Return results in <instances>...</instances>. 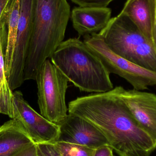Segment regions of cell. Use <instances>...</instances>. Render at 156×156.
<instances>
[{"instance_id": "1", "label": "cell", "mask_w": 156, "mask_h": 156, "mask_svg": "<svg viewBox=\"0 0 156 156\" xmlns=\"http://www.w3.org/2000/svg\"><path fill=\"white\" fill-rule=\"evenodd\" d=\"M68 114L83 118L103 133L120 156H150L154 141L134 119L113 89L69 102Z\"/></svg>"}, {"instance_id": "2", "label": "cell", "mask_w": 156, "mask_h": 156, "mask_svg": "<svg viewBox=\"0 0 156 156\" xmlns=\"http://www.w3.org/2000/svg\"><path fill=\"white\" fill-rule=\"evenodd\" d=\"M70 5L67 0H35L34 24L24 80H35L41 67L64 41Z\"/></svg>"}, {"instance_id": "3", "label": "cell", "mask_w": 156, "mask_h": 156, "mask_svg": "<svg viewBox=\"0 0 156 156\" xmlns=\"http://www.w3.org/2000/svg\"><path fill=\"white\" fill-rule=\"evenodd\" d=\"M50 60L81 91L100 93L114 89L102 62L78 38L63 41Z\"/></svg>"}, {"instance_id": "4", "label": "cell", "mask_w": 156, "mask_h": 156, "mask_svg": "<svg viewBox=\"0 0 156 156\" xmlns=\"http://www.w3.org/2000/svg\"><path fill=\"white\" fill-rule=\"evenodd\" d=\"M35 80L40 114L60 125L68 115L66 99L68 80L48 59L41 67Z\"/></svg>"}, {"instance_id": "5", "label": "cell", "mask_w": 156, "mask_h": 156, "mask_svg": "<svg viewBox=\"0 0 156 156\" xmlns=\"http://www.w3.org/2000/svg\"><path fill=\"white\" fill-rule=\"evenodd\" d=\"M83 42L97 56L110 74L126 80L133 89L143 90L156 86V73L141 67L113 52L98 34L84 36Z\"/></svg>"}, {"instance_id": "6", "label": "cell", "mask_w": 156, "mask_h": 156, "mask_svg": "<svg viewBox=\"0 0 156 156\" xmlns=\"http://www.w3.org/2000/svg\"><path fill=\"white\" fill-rule=\"evenodd\" d=\"M98 34L113 52L128 60L137 46L148 42L131 19L122 12L111 18Z\"/></svg>"}, {"instance_id": "7", "label": "cell", "mask_w": 156, "mask_h": 156, "mask_svg": "<svg viewBox=\"0 0 156 156\" xmlns=\"http://www.w3.org/2000/svg\"><path fill=\"white\" fill-rule=\"evenodd\" d=\"M13 93L14 118L23 126L35 144L54 143L59 136L60 127L36 112L25 100L20 91Z\"/></svg>"}, {"instance_id": "8", "label": "cell", "mask_w": 156, "mask_h": 156, "mask_svg": "<svg viewBox=\"0 0 156 156\" xmlns=\"http://www.w3.org/2000/svg\"><path fill=\"white\" fill-rule=\"evenodd\" d=\"M113 90L134 119L152 137L156 147V94L126 90L120 86Z\"/></svg>"}, {"instance_id": "9", "label": "cell", "mask_w": 156, "mask_h": 156, "mask_svg": "<svg viewBox=\"0 0 156 156\" xmlns=\"http://www.w3.org/2000/svg\"><path fill=\"white\" fill-rule=\"evenodd\" d=\"M59 126L60 133L56 142H66L96 149L109 146L103 133L92 124L76 115L68 114Z\"/></svg>"}, {"instance_id": "10", "label": "cell", "mask_w": 156, "mask_h": 156, "mask_svg": "<svg viewBox=\"0 0 156 156\" xmlns=\"http://www.w3.org/2000/svg\"><path fill=\"white\" fill-rule=\"evenodd\" d=\"M35 0H20L16 43L10 72L11 77L21 79L30 44L34 24Z\"/></svg>"}, {"instance_id": "11", "label": "cell", "mask_w": 156, "mask_h": 156, "mask_svg": "<svg viewBox=\"0 0 156 156\" xmlns=\"http://www.w3.org/2000/svg\"><path fill=\"white\" fill-rule=\"evenodd\" d=\"M112 10L107 7H76L72 10L71 20L74 29L79 34H98L108 25Z\"/></svg>"}, {"instance_id": "12", "label": "cell", "mask_w": 156, "mask_h": 156, "mask_svg": "<svg viewBox=\"0 0 156 156\" xmlns=\"http://www.w3.org/2000/svg\"><path fill=\"white\" fill-rule=\"evenodd\" d=\"M34 144L16 119H11L0 126V156H13Z\"/></svg>"}, {"instance_id": "13", "label": "cell", "mask_w": 156, "mask_h": 156, "mask_svg": "<svg viewBox=\"0 0 156 156\" xmlns=\"http://www.w3.org/2000/svg\"><path fill=\"white\" fill-rule=\"evenodd\" d=\"M156 7V0H127L122 11L131 19L152 45V28Z\"/></svg>"}, {"instance_id": "14", "label": "cell", "mask_w": 156, "mask_h": 156, "mask_svg": "<svg viewBox=\"0 0 156 156\" xmlns=\"http://www.w3.org/2000/svg\"><path fill=\"white\" fill-rule=\"evenodd\" d=\"M6 22L0 21V114L14 118L13 93L7 81L4 64V50L7 39Z\"/></svg>"}, {"instance_id": "15", "label": "cell", "mask_w": 156, "mask_h": 156, "mask_svg": "<svg viewBox=\"0 0 156 156\" xmlns=\"http://www.w3.org/2000/svg\"><path fill=\"white\" fill-rule=\"evenodd\" d=\"M20 0H10L7 7V34L4 51L5 69L6 78L11 70L18 30Z\"/></svg>"}, {"instance_id": "16", "label": "cell", "mask_w": 156, "mask_h": 156, "mask_svg": "<svg viewBox=\"0 0 156 156\" xmlns=\"http://www.w3.org/2000/svg\"><path fill=\"white\" fill-rule=\"evenodd\" d=\"M129 61L147 70L156 73V53L148 42L137 46L132 52Z\"/></svg>"}, {"instance_id": "17", "label": "cell", "mask_w": 156, "mask_h": 156, "mask_svg": "<svg viewBox=\"0 0 156 156\" xmlns=\"http://www.w3.org/2000/svg\"><path fill=\"white\" fill-rule=\"evenodd\" d=\"M63 156H94L95 149L66 142L53 143Z\"/></svg>"}, {"instance_id": "18", "label": "cell", "mask_w": 156, "mask_h": 156, "mask_svg": "<svg viewBox=\"0 0 156 156\" xmlns=\"http://www.w3.org/2000/svg\"><path fill=\"white\" fill-rule=\"evenodd\" d=\"M35 144L37 156H63L53 143Z\"/></svg>"}, {"instance_id": "19", "label": "cell", "mask_w": 156, "mask_h": 156, "mask_svg": "<svg viewBox=\"0 0 156 156\" xmlns=\"http://www.w3.org/2000/svg\"><path fill=\"white\" fill-rule=\"evenodd\" d=\"M80 7H107L115 0H70Z\"/></svg>"}, {"instance_id": "20", "label": "cell", "mask_w": 156, "mask_h": 156, "mask_svg": "<svg viewBox=\"0 0 156 156\" xmlns=\"http://www.w3.org/2000/svg\"><path fill=\"white\" fill-rule=\"evenodd\" d=\"M113 149L109 146H104L96 148L94 156H111L113 154Z\"/></svg>"}, {"instance_id": "21", "label": "cell", "mask_w": 156, "mask_h": 156, "mask_svg": "<svg viewBox=\"0 0 156 156\" xmlns=\"http://www.w3.org/2000/svg\"><path fill=\"white\" fill-rule=\"evenodd\" d=\"M13 156H37L35 144L25 148Z\"/></svg>"}, {"instance_id": "22", "label": "cell", "mask_w": 156, "mask_h": 156, "mask_svg": "<svg viewBox=\"0 0 156 156\" xmlns=\"http://www.w3.org/2000/svg\"><path fill=\"white\" fill-rule=\"evenodd\" d=\"M152 43L154 49L156 53V7L155 16L152 28Z\"/></svg>"}, {"instance_id": "23", "label": "cell", "mask_w": 156, "mask_h": 156, "mask_svg": "<svg viewBox=\"0 0 156 156\" xmlns=\"http://www.w3.org/2000/svg\"><path fill=\"white\" fill-rule=\"evenodd\" d=\"M10 0H0V19L5 12L8 3Z\"/></svg>"}, {"instance_id": "24", "label": "cell", "mask_w": 156, "mask_h": 156, "mask_svg": "<svg viewBox=\"0 0 156 156\" xmlns=\"http://www.w3.org/2000/svg\"><path fill=\"white\" fill-rule=\"evenodd\" d=\"M115 156V155H114V154H113V155H112V156Z\"/></svg>"}, {"instance_id": "25", "label": "cell", "mask_w": 156, "mask_h": 156, "mask_svg": "<svg viewBox=\"0 0 156 156\" xmlns=\"http://www.w3.org/2000/svg\"></svg>"}]
</instances>
